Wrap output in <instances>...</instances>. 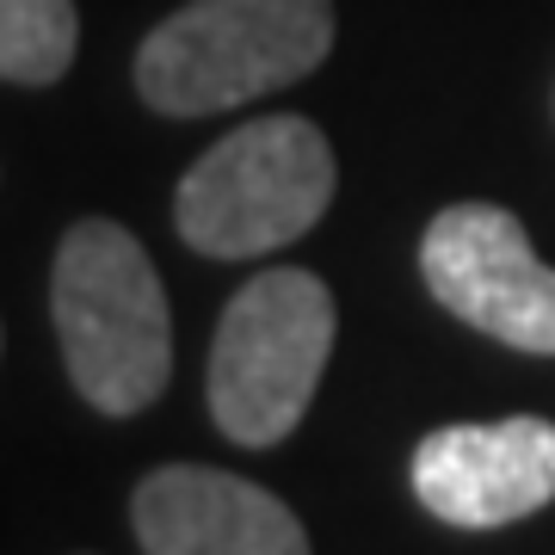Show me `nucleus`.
Listing matches in <instances>:
<instances>
[{
  "label": "nucleus",
  "instance_id": "nucleus-1",
  "mask_svg": "<svg viewBox=\"0 0 555 555\" xmlns=\"http://www.w3.org/2000/svg\"><path fill=\"white\" fill-rule=\"evenodd\" d=\"M50 315H56L68 383L87 408L130 420L167 389L173 321L155 259L142 254L130 229L87 217L62 235L50 272Z\"/></svg>",
  "mask_w": 555,
  "mask_h": 555
},
{
  "label": "nucleus",
  "instance_id": "nucleus-2",
  "mask_svg": "<svg viewBox=\"0 0 555 555\" xmlns=\"http://www.w3.org/2000/svg\"><path fill=\"white\" fill-rule=\"evenodd\" d=\"M334 0H192L142 38L137 93L167 118H210L315 75Z\"/></svg>",
  "mask_w": 555,
  "mask_h": 555
},
{
  "label": "nucleus",
  "instance_id": "nucleus-3",
  "mask_svg": "<svg viewBox=\"0 0 555 555\" xmlns=\"http://www.w3.org/2000/svg\"><path fill=\"white\" fill-rule=\"evenodd\" d=\"M334 149L309 118L272 112L210 142L173 192V229L204 259H254L309 235L334 204Z\"/></svg>",
  "mask_w": 555,
  "mask_h": 555
},
{
  "label": "nucleus",
  "instance_id": "nucleus-4",
  "mask_svg": "<svg viewBox=\"0 0 555 555\" xmlns=\"http://www.w3.org/2000/svg\"><path fill=\"white\" fill-rule=\"evenodd\" d=\"M334 352V291L302 266L247 278L210 339V420L247 451L284 444Z\"/></svg>",
  "mask_w": 555,
  "mask_h": 555
},
{
  "label": "nucleus",
  "instance_id": "nucleus-5",
  "mask_svg": "<svg viewBox=\"0 0 555 555\" xmlns=\"http://www.w3.org/2000/svg\"><path fill=\"white\" fill-rule=\"evenodd\" d=\"M420 278L476 334L531 358H555V266L500 204H451L420 235Z\"/></svg>",
  "mask_w": 555,
  "mask_h": 555
},
{
  "label": "nucleus",
  "instance_id": "nucleus-6",
  "mask_svg": "<svg viewBox=\"0 0 555 555\" xmlns=\"http://www.w3.org/2000/svg\"><path fill=\"white\" fill-rule=\"evenodd\" d=\"M420 506L456 531H500L555 500V420L513 414L488 426H438L408 463Z\"/></svg>",
  "mask_w": 555,
  "mask_h": 555
},
{
  "label": "nucleus",
  "instance_id": "nucleus-7",
  "mask_svg": "<svg viewBox=\"0 0 555 555\" xmlns=\"http://www.w3.org/2000/svg\"><path fill=\"white\" fill-rule=\"evenodd\" d=\"M130 525L142 555H309V531L284 500L204 463H167L142 476Z\"/></svg>",
  "mask_w": 555,
  "mask_h": 555
},
{
  "label": "nucleus",
  "instance_id": "nucleus-8",
  "mask_svg": "<svg viewBox=\"0 0 555 555\" xmlns=\"http://www.w3.org/2000/svg\"><path fill=\"white\" fill-rule=\"evenodd\" d=\"M75 0H0V75L13 87H50L75 62Z\"/></svg>",
  "mask_w": 555,
  "mask_h": 555
}]
</instances>
